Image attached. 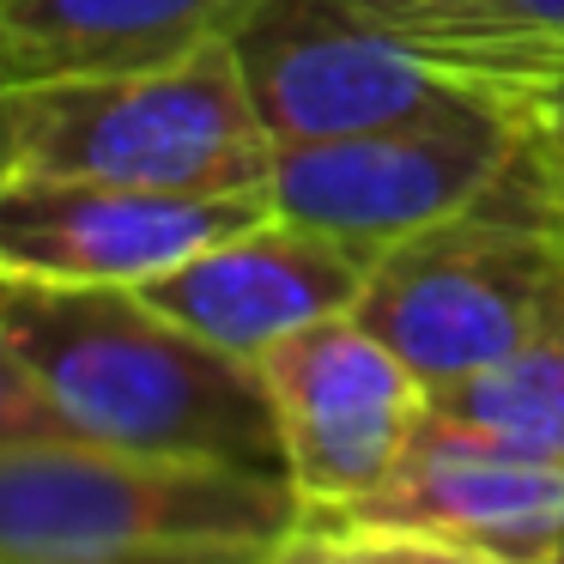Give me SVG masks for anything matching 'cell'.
Here are the masks:
<instances>
[{
  "label": "cell",
  "instance_id": "cell-1",
  "mask_svg": "<svg viewBox=\"0 0 564 564\" xmlns=\"http://www.w3.org/2000/svg\"><path fill=\"white\" fill-rule=\"evenodd\" d=\"M0 322L67 437L292 479L261 370L207 346L140 292L0 285Z\"/></svg>",
  "mask_w": 564,
  "mask_h": 564
},
{
  "label": "cell",
  "instance_id": "cell-2",
  "mask_svg": "<svg viewBox=\"0 0 564 564\" xmlns=\"http://www.w3.org/2000/svg\"><path fill=\"white\" fill-rule=\"evenodd\" d=\"M297 516L292 479L86 437L0 443V564H268Z\"/></svg>",
  "mask_w": 564,
  "mask_h": 564
},
{
  "label": "cell",
  "instance_id": "cell-3",
  "mask_svg": "<svg viewBox=\"0 0 564 564\" xmlns=\"http://www.w3.org/2000/svg\"><path fill=\"white\" fill-rule=\"evenodd\" d=\"M564 304V237L534 147L491 200L382 249L352 316L425 389L510 358Z\"/></svg>",
  "mask_w": 564,
  "mask_h": 564
},
{
  "label": "cell",
  "instance_id": "cell-4",
  "mask_svg": "<svg viewBox=\"0 0 564 564\" xmlns=\"http://www.w3.org/2000/svg\"><path fill=\"white\" fill-rule=\"evenodd\" d=\"M19 152L31 171L104 176L183 195H268L273 134L261 128L231 43L134 74L13 86Z\"/></svg>",
  "mask_w": 564,
  "mask_h": 564
},
{
  "label": "cell",
  "instance_id": "cell-5",
  "mask_svg": "<svg viewBox=\"0 0 564 564\" xmlns=\"http://www.w3.org/2000/svg\"><path fill=\"white\" fill-rule=\"evenodd\" d=\"M522 159V122L491 98L467 91L419 116L280 147L268 176V207L304 231L382 256L491 200Z\"/></svg>",
  "mask_w": 564,
  "mask_h": 564
},
{
  "label": "cell",
  "instance_id": "cell-6",
  "mask_svg": "<svg viewBox=\"0 0 564 564\" xmlns=\"http://www.w3.org/2000/svg\"><path fill=\"white\" fill-rule=\"evenodd\" d=\"M225 43L273 147L334 140L467 98L462 79L377 0H256Z\"/></svg>",
  "mask_w": 564,
  "mask_h": 564
},
{
  "label": "cell",
  "instance_id": "cell-7",
  "mask_svg": "<svg viewBox=\"0 0 564 564\" xmlns=\"http://www.w3.org/2000/svg\"><path fill=\"white\" fill-rule=\"evenodd\" d=\"M268 213V195H183L19 164L0 176V285L140 292Z\"/></svg>",
  "mask_w": 564,
  "mask_h": 564
},
{
  "label": "cell",
  "instance_id": "cell-8",
  "mask_svg": "<svg viewBox=\"0 0 564 564\" xmlns=\"http://www.w3.org/2000/svg\"><path fill=\"white\" fill-rule=\"evenodd\" d=\"M285 474L304 510H352L413 449L431 389L358 316H328L261 358Z\"/></svg>",
  "mask_w": 564,
  "mask_h": 564
},
{
  "label": "cell",
  "instance_id": "cell-9",
  "mask_svg": "<svg viewBox=\"0 0 564 564\" xmlns=\"http://www.w3.org/2000/svg\"><path fill=\"white\" fill-rule=\"evenodd\" d=\"M370 268H377V256H365V249L268 213V219L188 256L183 268L147 280L140 297L171 322H183L188 334H200L207 346L261 365L292 334L328 316H352Z\"/></svg>",
  "mask_w": 564,
  "mask_h": 564
},
{
  "label": "cell",
  "instance_id": "cell-10",
  "mask_svg": "<svg viewBox=\"0 0 564 564\" xmlns=\"http://www.w3.org/2000/svg\"><path fill=\"white\" fill-rule=\"evenodd\" d=\"M352 516L425 528L516 564H552L564 546V462L522 455L425 413L413 449Z\"/></svg>",
  "mask_w": 564,
  "mask_h": 564
},
{
  "label": "cell",
  "instance_id": "cell-11",
  "mask_svg": "<svg viewBox=\"0 0 564 564\" xmlns=\"http://www.w3.org/2000/svg\"><path fill=\"white\" fill-rule=\"evenodd\" d=\"M256 0H0V67L13 86L134 74L225 43Z\"/></svg>",
  "mask_w": 564,
  "mask_h": 564
},
{
  "label": "cell",
  "instance_id": "cell-12",
  "mask_svg": "<svg viewBox=\"0 0 564 564\" xmlns=\"http://www.w3.org/2000/svg\"><path fill=\"white\" fill-rule=\"evenodd\" d=\"M431 413L503 449L564 462V304L510 358L431 389Z\"/></svg>",
  "mask_w": 564,
  "mask_h": 564
},
{
  "label": "cell",
  "instance_id": "cell-13",
  "mask_svg": "<svg viewBox=\"0 0 564 564\" xmlns=\"http://www.w3.org/2000/svg\"><path fill=\"white\" fill-rule=\"evenodd\" d=\"M425 50L467 91L510 110L546 164H564V43H425Z\"/></svg>",
  "mask_w": 564,
  "mask_h": 564
},
{
  "label": "cell",
  "instance_id": "cell-14",
  "mask_svg": "<svg viewBox=\"0 0 564 564\" xmlns=\"http://www.w3.org/2000/svg\"><path fill=\"white\" fill-rule=\"evenodd\" d=\"M268 564H516V558H498V552L425 534V528L377 522V516L304 510L292 522V534L273 546Z\"/></svg>",
  "mask_w": 564,
  "mask_h": 564
},
{
  "label": "cell",
  "instance_id": "cell-15",
  "mask_svg": "<svg viewBox=\"0 0 564 564\" xmlns=\"http://www.w3.org/2000/svg\"><path fill=\"white\" fill-rule=\"evenodd\" d=\"M389 19L419 43H564V0H437Z\"/></svg>",
  "mask_w": 564,
  "mask_h": 564
},
{
  "label": "cell",
  "instance_id": "cell-16",
  "mask_svg": "<svg viewBox=\"0 0 564 564\" xmlns=\"http://www.w3.org/2000/svg\"><path fill=\"white\" fill-rule=\"evenodd\" d=\"M37 437H67V425L55 419L43 382L31 377L25 352L0 322V443H37Z\"/></svg>",
  "mask_w": 564,
  "mask_h": 564
},
{
  "label": "cell",
  "instance_id": "cell-17",
  "mask_svg": "<svg viewBox=\"0 0 564 564\" xmlns=\"http://www.w3.org/2000/svg\"><path fill=\"white\" fill-rule=\"evenodd\" d=\"M19 164H25V152H19V104H13V79L0 67V176H13Z\"/></svg>",
  "mask_w": 564,
  "mask_h": 564
},
{
  "label": "cell",
  "instance_id": "cell-18",
  "mask_svg": "<svg viewBox=\"0 0 564 564\" xmlns=\"http://www.w3.org/2000/svg\"><path fill=\"white\" fill-rule=\"evenodd\" d=\"M534 159H540V152H534ZM540 171H546V188H552V225H558V237H564V164L540 159Z\"/></svg>",
  "mask_w": 564,
  "mask_h": 564
},
{
  "label": "cell",
  "instance_id": "cell-19",
  "mask_svg": "<svg viewBox=\"0 0 564 564\" xmlns=\"http://www.w3.org/2000/svg\"><path fill=\"white\" fill-rule=\"evenodd\" d=\"M382 13H419V7H437V0H377Z\"/></svg>",
  "mask_w": 564,
  "mask_h": 564
},
{
  "label": "cell",
  "instance_id": "cell-20",
  "mask_svg": "<svg viewBox=\"0 0 564 564\" xmlns=\"http://www.w3.org/2000/svg\"><path fill=\"white\" fill-rule=\"evenodd\" d=\"M552 564H564V546H558V558H552Z\"/></svg>",
  "mask_w": 564,
  "mask_h": 564
}]
</instances>
